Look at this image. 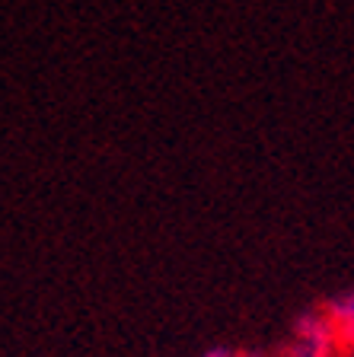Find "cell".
Segmentation results:
<instances>
[{"mask_svg": "<svg viewBox=\"0 0 354 357\" xmlns=\"http://www.w3.org/2000/svg\"><path fill=\"white\" fill-rule=\"evenodd\" d=\"M323 310L332 316V322L341 328V335H345V338H351V335H354V287L345 290V294H339L335 300H329Z\"/></svg>", "mask_w": 354, "mask_h": 357, "instance_id": "2", "label": "cell"}, {"mask_svg": "<svg viewBox=\"0 0 354 357\" xmlns=\"http://www.w3.org/2000/svg\"><path fill=\"white\" fill-rule=\"evenodd\" d=\"M345 357H354V335L345 338Z\"/></svg>", "mask_w": 354, "mask_h": 357, "instance_id": "4", "label": "cell"}, {"mask_svg": "<svg viewBox=\"0 0 354 357\" xmlns=\"http://www.w3.org/2000/svg\"><path fill=\"white\" fill-rule=\"evenodd\" d=\"M278 357H345V335L325 310H307L294 319Z\"/></svg>", "mask_w": 354, "mask_h": 357, "instance_id": "1", "label": "cell"}, {"mask_svg": "<svg viewBox=\"0 0 354 357\" xmlns=\"http://www.w3.org/2000/svg\"><path fill=\"white\" fill-rule=\"evenodd\" d=\"M233 357H265V354H262V351H236Z\"/></svg>", "mask_w": 354, "mask_h": 357, "instance_id": "5", "label": "cell"}, {"mask_svg": "<svg viewBox=\"0 0 354 357\" xmlns=\"http://www.w3.org/2000/svg\"><path fill=\"white\" fill-rule=\"evenodd\" d=\"M236 351L233 348H227V344H214V348H205L198 357H233Z\"/></svg>", "mask_w": 354, "mask_h": 357, "instance_id": "3", "label": "cell"}]
</instances>
